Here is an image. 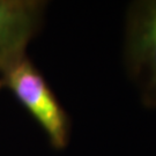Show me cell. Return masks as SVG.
<instances>
[{"label":"cell","mask_w":156,"mask_h":156,"mask_svg":"<svg viewBox=\"0 0 156 156\" xmlns=\"http://www.w3.org/2000/svg\"><path fill=\"white\" fill-rule=\"evenodd\" d=\"M46 2L0 0V75L27 56L29 43L44 22Z\"/></svg>","instance_id":"cell-3"},{"label":"cell","mask_w":156,"mask_h":156,"mask_svg":"<svg viewBox=\"0 0 156 156\" xmlns=\"http://www.w3.org/2000/svg\"><path fill=\"white\" fill-rule=\"evenodd\" d=\"M0 81L41 126L50 145L57 151L65 149L71 139L69 117L28 56L6 69Z\"/></svg>","instance_id":"cell-1"},{"label":"cell","mask_w":156,"mask_h":156,"mask_svg":"<svg viewBox=\"0 0 156 156\" xmlns=\"http://www.w3.org/2000/svg\"><path fill=\"white\" fill-rule=\"evenodd\" d=\"M124 62L144 105L156 108V0L134 1L128 7Z\"/></svg>","instance_id":"cell-2"},{"label":"cell","mask_w":156,"mask_h":156,"mask_svg":"<svg viewBox=\"0 0 156 156\" xmlns=\"http://www.w3.org/2000/svg\"><path fill=\"white\" fill-rule=\"evenodd\" d=\"M0 89H2V83H1V81H0Z\"/></svg>","instance_id":"cell-4"}]
</instances>
